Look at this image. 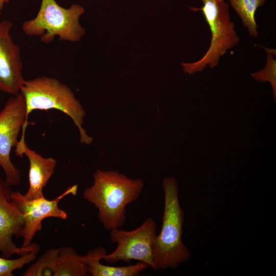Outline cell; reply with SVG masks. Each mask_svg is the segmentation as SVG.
I'll return each instance as SVG.
<instances>
[{"mask_svg": "<svg viewBox=\"0 0 276 276\" xmlns=\"http://www.w3.org/2000/svg\"><path fill=\"white\" fill-rule=\"evenodd\" d=\"M94 182L83 193V198L98 209V218L108 231L122 226L126 220V208L140 196L144 181L132 179L118 171L98 169Z\"/></svg>", "mask_w": 276, "mask_h": 276, "instance_id": "cell-1", "label": "cell"}, {"mask_svg": "<svg viewBox=\"0 0 276 276\" xmlns=\"http://www.w3.org/2000/svg\"><path fill=\"white\" fill-rule=\"evenodd\" d=\"M163 187L164 209L162 227L152 245L156 270L176 268L191 256L181 239L185 214L179 201L177 181L173 177H166L163 179Z\"/></svg>", "mask_w": 276, "mask_h": 276, "instance_id": "cell-2", "label": "cell"}, {"mask_svg": "<svg viewBox=\"0 0 276 276\" xmlns=\"http://www.w3.org/2000/svg\"><path fill=\"white\" fill-rule=\"evenodd\" d=\"M20 93L26 103L27 122L33 110H58L68 116L77 127L81 143L93 142V138L82 127L85 110L68 86L56 78L43 76L26 80Z\"/></svg>", "mask_w": 276, "mask_h": 276, "instance_id": "cell-3", "label": "cell"}, {"mask_svg": "<svg viewBox=\"0 0 276 276\" xmlns=\"http://www.w3.org/2000/svg\"><path fill=\"white\" fill-rule=\"evenodd\" d=\"M84 12V8L78 4L65 8L56 0H41L36 15L23 22L22 31L27 36H39L44 43L51 42L55 37L62 41L77 42L85 33L79 21Z\"/></svg>", "mask_w": 276, "mask_h": 276, "instance_id": "cell-4", "label": "cell"}, {"mask_svg": "<svg viewBox=\"0 0 276 276\" xmlns=\"http://www.w3.org/2000/svg\"><path fill=\"white\" fill-rule=\"evenodd\" d=\"M200 1L202 7L190 8L202 12L210 29L211 39L209 49L201 59L193 63H182L184 72L189 75L201 72L207 66L212 68L218 65L220 57L240 40L231 20L229 6L224 0Z\"/></svg>", "mask_w": 276, "mask_h": 276, "instance_id": "cell-5", "label": "cell"}, {"mask_svg": "<svg viewBox=\"0 0 276 276\" xmlns=\"http://www.w3.org/2000/svg\"><path fill=\"white\" fill-rule=\"evenodd\" d=\"M26 105L22 95L13 96L0 111V166L5 174V181L10 186L21 181L20 171L11 159V152L17 144L25 142Z\"/></svg>", "mask_w": 276, "mask_h": 276, "instance_id": "cell-6", "label": "cell"}, {"mask_svg": "<svg viewBox=\"0 0 276 276\" xmlns=\"http://www.w3.org/2000/svg\"><path fill=\"white\" fill-rule=\"evenodd\" d=\"M156 228L155 221L149 217L134 230L126 231L119 228L110 230V239L118 245L112 252L105 254L103 260L109 263L119 261L129 263L130 261L135 260L147 264L156 270L152 245Z\"/></svg>", "mask_w": 276, "mask_h": 276, "instance_id": "cell-7", "label": "cell"}, {"mask_svg": "<svg viewBox=\"0 0 276 276\" xmlns=\"http://www.w3.org/2000/svg\"><path fill=\"white\" fill-rule=\"evenodd\" d=\"M77 190L78 186L73 185L52 200L47 199L44 196L28 200L24 194L20 192L12 191L11 198L25 218V225L21 235L23 238L21 247H27L32 244L36 233L41 230L42 221L45 218L54 217L65 220L67 218V212L58 206V203L68 195L75 196Z\"/></svg>", "mask_w": 276, "mask_h": 276, "instance_id": "cell-8", "label": "cell"}, {"mask_svg": "<svg viewBox=\"0 0 276 276\" xmlns=\"http://www.w3.org/2000/svg\"><path fill=\"white\" fill-rule=\"evenodd\" d=\"M11 193L10 186L0 178V252L6 258L15 254L22 256L38 245L32 243L29 247H18L14 242V237H21L25 218L13 201Z\"/></svg>", "mask_w": 276, "mask_h": 276, "instance_id": "cell-9", "label": "cell"}, {"mask_svg": "<svg viewBox=\"0 0 276 276\" xmlns=\"http://www.w3.org/2000/svg\"><path fill=\"white\" fill-rule=\"evenodd\" d=\"M12 27L10 21L0 22V90L14 96L20 93L26 80L20 48L10 34Z\"/></svg>", "mask_w": 276, "mask_h": 276, "instance_id": "cell-10", "label": "cell"}, {"mask_svg": "<svg viewBox=\"0 0 276 276\" xmlns=\"http://www.w3.org/2000/svg\"><path fill=\"white\" fill-rule=\"evenodd\" d=\"M24 155L29 162V186L24 196L28 200L42 197L43 189L54 172L57 161L52 157L42 156L30 149L26 142L22 145L19 156L22 157Z\"/></svg>", "mask_w": 276, "mask_h": 276, "instance_id": "cell-11", "label": "cell"}, {"mask_svg": "<svg viewBox=\"0 0 276 276\" xmlns=\"http://www.w3.org/2000/svg\"><path fill=\"white\" fill-rule=\"evenodd\" d=\"M107 254L106 250L98 247L88 251L83 258L87 267V273L93 276H136L149 265L142 262L125 266L104 265L100 261Z\"/></svg>", "mask_w": 276, "mask_h": 276, "instance_id": "cell-12", "label": "cell"}, {"mask_svg": "<svg viewBox=\"0 0 276 276\" xmlns=\"http://www.w3.org/2000/svg\"><path fill=\"white\" fill-rule=\"evenodd\" d=\"M87 267L83 256L70 246L58 249V255L53 271L54 276H86Z\"/></svg>", "mask_w": 276, "mask_h": 276, "instance_id": "cell-13", "label": "cell"}, {"mask_svg": "<svg viewBox=\"0 0 276 276\" xmlns=\"http://www.w3.org/2000/svg\"><path fill=\"white\" fill-rule=\"evenodd\" d=\"M266 0H229L232 8L240 17L242 23L248 31L249 35L257 37L258 26L255 20V12L262 6Z\"/></svg>", "mask_w": 276, "mask_h": 276, "instance_id": "cell-14", "label": "cell"}, {"mask_svg": "<svg viewBox=\"0 0 276 276\" xmlns=\"http://www.w3.org/2000/svg\"><path fill=\"white\" fill-rule=\"evenodd\" d=\"M58 255V249L46 251L22 274L23 276L53 275V271Z\"/></svg>", "mask_w": 276, "mask_h": 276, "instance_id": "cell-15", "label": "cell"}, {"mask_svg": "<svg viewBox=\"0 0 276 276\" xmlns=\"http://www.w3.org/2000/svg\"><path fill=\"white\" fill-rule=\"evenodd\" d=\"M267 52L266 62L264 68L259 72L250 74L251 77L258 82H269L272 88L273 96L276 100V60L273 55L275 50L265 49Z\"/></svg>", "mask_w": 276, "mask_h": 276, "instance_id": "cell-16", "label": "cell"}, {"mask_svg": "<svg viewBox=\"0 0 276 276\" xmlns=\"http://www.w3.org/2000/svg\"><path fill=\"white\" fill-rule=\"evenodd\" d=\"M39 251V246L37 245L29 252L15 259L0 257V276H12L13 271L22 268L25 265L33 261L37 257Z\"/></svg>", "mask_w": 276, "mask_h": 276, "instance_id": "cell-17", "label": "cell"}, {"mask_svg": "<svg viewBox=\"0 0 276 276\" xmlns=\"http://www.w3.org/2000/svg\"><path fill=\"white\" fill-rule=\"evenodd\" d=\"M9 1L10 0H0V15L1 14L4 5L8 3Z\"/></svg>", "mask_w": 276, "mask_h": 276, "instance_id": "cell-18", "label": "cell"}]
</instances>
